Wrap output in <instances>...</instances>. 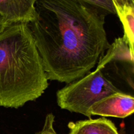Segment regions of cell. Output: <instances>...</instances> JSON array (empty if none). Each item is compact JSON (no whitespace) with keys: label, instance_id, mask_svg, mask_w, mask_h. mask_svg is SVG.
<instances>
[{"label":"cell","instance_id":"6da1fadb","mask_svg":"<svg viewBox=\"0 0 134 134\" xmlns=\"http://www.w3.org/2000/svg\"><path fill=\"white\" fill-rule=\"evenodd\" d=\"M28 24L47 79L69 84L90 71L110 44L105 17L82 0H36Z\"/></svg>","mask_w":134,"mask_h":134},{"label":"cell","instance_id":"7a4b0ae2","mask_svg":"<svg viewBox=\"0 0 134 134\" xmlns=\"http://www.w3.org/2000/svg\"><path fill=\"white\" fill-rule=\"evenodd\" d=\"M41 58L27 24L0 34V107L15 108L35 101L48 88Z\"/></svg>","mask_w":134,"mask_h":134},{"label":"cell","instance_id":"277c9868","mask_svg":"<svg viewBox=\"0 0 134 134\" xmlns=\"http://www.w3.org/2000/svg\"><path fill=\"white\" fill-rule=\"evenodd\" d=\"M134 98L131 94L118 92L104 97L94 103L89 109L91 116L126 118L133 114Z\"/></svg>","mask_w":134,"mask_h":134},{"label":"cell","instance_id":"30bf717a","mask_svg":"<svg viewBox=\"0 0 134 134\" xmlns=\"http://www.w3.org/2000/svg\"><path fill=\"white\" fill-rule=\"evenodd\" d=\"M7 27V26L5 25V24L4 23L3 19L1 18V16H0V34L3 31V30L5 29V27Z\"/></svg>","mask_w":134,"mask_h":134},{"label":"cell","instance_id":"ba28073f","mask_svg":"<svg viewBox=\"0 0 134 134\" xmlns=\"http://www.w3.org/2000/svg\"><path fill=\"white\" fill-rule=\"evenodd\" d=\"M82 1L90 9L103 17H105V16L110 14H116V10L113 0H103V1L82 0Z\"/></svg>","mask_w":134,"mask_h":134},{"label":"cell","instance_id":"5b68a950","mask_svg":"<svg viewBox=\"0 0 134 134\" xmlns=\"http://www.w3.org/2000/svg\"><path fill=\"white\" fill-rule=\"evenodd\" d=\"M35 1L0 0V16L7 26L35 22L37 17Z\"/></svg>","mask_w":134,"mask_h":134},{"label":"cell","instance_id":"52a82bcc","mask_svg":"<svg viewBox=\"0 0 134 134\" xmlns=\"http://www.w3.org/2000/svg\"><path fill=\"white\" fill-rule=\"evenodd\" d=\"M116 14L120 18L124 29V39L133 56L134 1L133 0H113Z\"/></svg>","mask_w":134,"mask_h":134},{"label":"cell","instance_id":"9c48e42d","mask_svg":"<svg viewBox=\"0 0 134 134\" xmlns=\"http://www.w3.org/2000/svg\"><path fill=\"white\" fill-rule=\"evenodd\" d=\"M55 116L52 113L47 114L43 129L35 134H58L53 127Z\"/></svg>","mask_w":134,"mask_h":134},{"label":"cell","instance_id":"3957f363","mask_svg":"<svg viewBox=\"0 0 134 134\" xmlns=\"http://www.w3.org/2000/svg\"><path fill=\"white\" fill-rule=\"evenodd\" d=\"M109 72L105 71L104 62L100 58L94 71L58 90V105L62 109L82 114L91 119L89 109L94 103L111 94L123 92L109 79Z\"/></svg>","mask_w":134,"mask_h":134},{"label":"cell","instance_id":"8992f818","mask_svg":"<svg viewBox=\"0 0 134 134\" xmlns=\"http://www.w3.org/2000/svg\"><path fill=\"white\" fill-rule=\"evenodd\" d=\"M68 128V134H120L115 124L105 117L71 122Z\"/></svg>","mask_w":134,"mask_h":134}]
</instances>
